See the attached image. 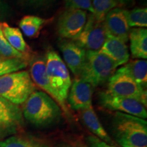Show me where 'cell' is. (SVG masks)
<instances>
[{"instance_id": "6da1fadb", "label": "cell", "mask_w": 147, "mask_h": 147, "mask_svg": "<svg viewBox=\"0 0 147 147\" xmlns=\"http://www.w3.org/2000/svg\"><path fill=\"white\" fill-rule=\"evenodd\" d=\"M112 134L121 147H147V121L144 119L116 112Z\"/></svg>"}, {"instance_id": "7a4b0ae2", "label": "cell", "mask_w": 147, "mask_h": 147, "mask_svg": "<svg viewBox=\"0 0 147 147\" xmlns=\"http://www.w3.org/2000/svg\"><path fill=\"white\" fill-rule=\"evenodd\" d=\"M23 104V117L36 127L51 125L61 117L60 106L45 92L35 91Z\"/></svg>"}, {"instance_id": "3957f363", "label": "cell", "mask_w": 147, "mask_h": 147, "mask_svg": "<svg viewBox=\"0 0 147 147\" xmlns=\"http://www.w3.org/2000/svg\"><path fill=\"white\" fill-rule=\"evenodd\" d=\"M117 67L115 61L100 51H86L85 60L78 77L95 88L107 82Z\"/></svg>"}, {"instance_id": "277c9868", "label": "cell", "mask_w": 147, "mask_h": 147, "mask_svg": "<svg viewBox=\"0 0 147 147\" xmlns=\"http://www.w3.org/2000/svg\"><path fill=\"white\" fill-rule=\"evenodd\" d=\"M45 62L48 78L57 94L58 104L65 113L68 114L66 102L71 85V80L67 65L59 55L53 50L47 53Z\"/></svg>"}, {"instance_id": "5b68a950", "label": "cell", "mask_w": 147, "mask_h": 147, "mask_svg": "<svg viewBox=\"0 0 147 147\" xmlns=\"http://www.w3.org/2000/svg\"><path fill=\"white\" fill-rule=\"evenodd\" d=\"M36 91L29 71H17L0 76V96L16 105L23 104Z\"/></svg>"}, {"instance_id": "8992f818", "label": "cell", "mask_w": 147, "mask_h": 147, "mask_svg": "<svg viewBox=\"0 0 147 147\" xmlns=\"http://www.w3.org/2000/svg\"><path fill=\"white\" fill-rule=\"evenodd\" d=\"M106 91L115 96L134 99L142 104L145 107L147 106L146 89L134 80L124 66L115 71L108 80Z\"/></svg>"}, {"instance_id": "52a82bcc", "label": "cell", "mask_w": 147, "mask_h": 147, "mask_svg": "<svg viewBox=\"0 0 147 147\" xmlns=\"http://www.w3.org/2000/svg\"><path fill=\"white\" fill-rule=\"evenodd\" d=\"M106 38L104 22L97 21L93 14H90L82 32L71 41L86 51H100Z\"/></svg>"}, {"instance_id": "ba28073f", "label": "cell", "mask_w": 147, "mask_h": 147, "mask_svg": "<svg viewBox=\"0 0 147 147\" xmlns=\"http://www.w3.org/2000/svg\"><path fill=\"white\" fill-rule=\"evenodd\" d=\"M22 110L0 96V140L15 135L23 127Z\"/></svg>"}, {"instance_id": "9c48e42d", "label": "cell", "mask_w": 147, "mask_h": 147, "mask_svg": "<svg viewBox=\"0 0 147 147\" xmlns=\"http://www.w3.org/2000/svg\"><path fill=\"white\" fill-rule=\"evenodd\" d=\"M99 103L106 109L128 114L144 119L147 117L146 107L134 99L115 96L106 91L100 92L99 94Z\"/></svg>"}, {"instance_id": "30bf717a", "label": "cell", "mask_w": 147, "mask_h": 147, "mask_svg": "<svg viewBox=\"0 0 147 147\" xmlns=\"http://www.w3.org/2000/svg\"><path fill=\"white\" fill-rule=\"evenodd\" d=\"M87 18V11L67 8L58 18L57 27L59 35L64 39L74 40L83 29Z\"/></svg>"}, {"instance_id": "8fae6325", "label": "cell", "mask_w": 147, "mask_h": 147, "mask_svg": "<svg viewBox=\"0 0 147 147\" xmlns=\"http://www.w3.org/2000/svg\"><path fill=\"white\" fill-rule=\"evenodd\" d=\"M94 88L80 77H76L69 89L67 101L73 110H82L92 106Z\"/></svg>"}, {"instance_id": "7c38bea8", "label": "cell", "mask_w": 147, "mask_h": 147, "mask_svg": "<svg viewBox=\"0 0 147 147\" xmlns=\"http://www.w3.org/2000/svg\"><path fill=\"white\" fill-rule=\"evenodd\" d=\"M104 25L108 36L120 39L125 43L128 41L130 27L123 9L117 7L110 10L106 16Z\"/></svg>"}, {"instance_id": "4fadbf2b", "label": "cell", "mask_w": 147, "mask_h": 147, "mask_svg": "<svg viewBox=\"0 0 147 147\" xmlns=\"http://www.w3.org/2000/svg\"><path fill=\"white\" fill-rule=\"evenodd\" d=\"M59 47L63 54L64 63L76 77H78L85 60L86 50L71 40H62Z\"/></svg>"}, {"instance_id": "5bb4252c", "label": "cell", "mask_w": 147, "mask_h": 147, "mask_svg": "<svg viewBox=\"0 0 147 147\" xmlns=\"http://www.w3.org/2000/svg\"><path fill=\"white\" fill-rule=\"evenodd\" d=\"M29 74L35 84L38 85L58 102L57 94L51 85L46 71L45 58L42 56L32 57L29 61Z\"/></svg>"}, {"instance_id": "9a60e30c", "label": "cell", "mask_w": 147, "mask_h": 147, "mask_svg": "<svg viewBox=\"0 0 147 147\" xmlns=\"http://www.w3.org/2000/svg\"><path fill=\"white\" fill-rule=\"evenodd\" d=\"M100 51L115 61L118 66L127 63L129 59V53L125 42L108 35Z\"/></svg>"}, {"instance_id": "2e32d148", "label": "cell", "mask_w": 147, "mask_h": 147, "mask_svg": "<svg viewBox=\"0 0 147 147\" xmlns=\"http://www.w3.org/2000/svg\"><path fill=\"white\" fill-rule=\"evenodd\" d=\"M81 117L84 125L96 137L107 144L114 145L115 142L112 140L106 129L100 123L93 106L81 110Z\"/></svg>"}, {"instance_id": "e0dca14e", "label": "cell", "mask_w": 147, "mask_h": 147, "mask_svg": "<svg viewBox=\"0 0 147 147\" xmlns=\"http://www.w3.org/2000/svg\"><path fill=\"white\" fill-rule=\"evenodd\" d=\"M129 40L130 51L133 58L147 59V30L146 28H133L129 29Z\"/></svg>"}, {"instance_id": "ac0fdd59", "label": "cell", "mask_w": 147, "mask_h": 147, "mask_svg": "<svg viewBox=\"0 0 147 147\" xmlns=\"http://www.w3.org/2000/svg\"><path fill=\"white\" fill-rule=\"evenodd\" d=\"M0 30L14 49L24 54L32 55V49L24 40L19 29L10 26L7 23H0Z\"/></svg>"}, {"instance_id": "d6986e66", "label": "cell", "mask_w": 147, "mask_h": 147, "mask_svg": "<svg viewBox=\"0 0 147 147\" xmlns=\"http://www.w3.org/2000/svg\"><path fill=\"white\" fill-rule=\"evenodd\" d=\"M0 147H51L49 143L31 135H13L0 141Z\"/></svg>"}, {"instance_id": "ffe728a7", "label": "cell", "mask_w": 147, "mask_h": 147, "mask_svg": "<svg viewBox=\"0 0 147 147\" xmlns=\"http://www.w3.org/2000/svg\"><path fill=\"white\" fill-rule=\"evenodd\" d=\"M52 18H44L37 16L27 15L21 18L19 27L25 35L29 38H37L43 27L47 25Z\"/></svg>"}, {"instance_id": "44dd1931", "label": "cell", "mask_w": 147, "mask_h": 147, "mask_svg": "<svg viewBox=\"0 0 147 147\" xmlns=\"http://www.w3.org/2000/svg\"><path fill=\"white\" fill-rule=\"evenodd\" d=\"M125 68L134 80L141 87L146 89L147 86V61L144 59L131 61L125 64Z\"/></svg>"}, {"instance_id": "7402d4cb", "label": "cell", "mask_w": 147, "mask_h": 147, "mask_svg": "<svg viewBox=\"0 0 147 147\" xmlns=\"http://www.w3.org/2000/svg\"><path fill=\"white\" fill-rule=\"evenodd\" d=\"M125 14L129 27L146 28L147 27L146 8H136L131 10H125Z\"/></svg>"}, {"instance_id": "603a6c76", "label": "cell", "mask_w": 147, "mask_h": 147, "mask_svg": "<svg viewBox=\"0 0 147 147\" xmlns=\"http://www.w3.org/2000/svg\"><path fill=\"white\" fill-rule=\"evenodd\" d=\"M93 16L97 21L104 22L106 16L113 9L119 5L115 0H91Z\"/></svg>"}, {"instance_id": "cb8c5ba5", "label": "cell", "mask_w": 147, "mask_h": 147, "mask_svg": "<svg viewBox=\"0 0 147 147\" xmlns=\"http://www.w3.org/2000/svg\"><path fill=\"white\" fill-rule=\"evenodd\" d=\"M29 65L28 61L19 59H8L0 56V76L25 68Z\"/></svg>"}, {"instance_id": "d4e9b609", "label": "cell", "mask_w": 147, "mask_h": 147, "mask_svg": "<svg viewBox=\"0 0 147 147\" xmlns=\"http://www.w3.org/2000/svg\"><path fill=\"white\" fill-rule=\"evenodd\" d=\"M0 56L8 59H19L29 61L32 55L22 53L14 49L10 44L7 41L0 30Z\"/></svg>"}, {"instance_id": "484cf974", "label": "cell", "mask_w": 147, "mask_h": 147, "mask_svg": "<svg viewBox=\"0 0 147 147\" xmlns=\"http://www.w3.org/2000/svg\"><path fill=\"white\" fill-rule=\"evenodd\" d=\"M65 4L67 8L79 9L85 11H89L93 14L91 0H65Z\"/></svg>"}, {"instance_id": "4316f807", "label": "cell", "mask_w": 147, "mask_h": 147, "mask_svg": "<svg viewBox=\"0 0 147 147\" xmlns=\"http://www.w3.org/2000/svg\"><path fill=\"white\" fill-rule=\"evenodd\" d=\"M87 145L89 147H119L111 145L102 141V140L94 136H89L86 138Z\"/></svg>"}, {"instance_id": "83f0119b", "label": "cell", "mask_w": 147, "mask_h": 147, "mask_svg": "<svg viewBox=\"0 0 147 147\" xmlns=\"http://www.w3.org/2000/svg\"><path fill=\"white\" fill-rule=\"evenodd\" d=\"M24 4L28 5H32V6H40V5H45L46 3H49L52 0H19Z\"/></svg>"}, {"instance_id": "f1b7e54d", "label": "cell", "mask_w": 147, "mask_h": 147, "mask_svg": "<svg viewBox=\"0 0 147 147\" xmlns=\"http://www.w3.org/2000/svg\"><path fill=\"white\" fill-rule=\"evenodd\" d=\"M119 6H123V5H128L131 4L134 2V0H115Z\"/></svg>"}, {"instance_id": "f546056e", "label": "cell", "mask_w": 147, "mask_h": 147, "mask_svg": "<svg viewBox=\"0 0 147 147\" xmlns=\"http://www.w3.org/2000/svg\"><path fill=\"white\" fill-rule=\"evenodd\" d=\"M76 147H89V146H88L87 144H84V143H82V142H80V141H78L76 144Z\"/></svg>"}, {"instance_id": "4dcf8cb0", "label": "cell", "mask_w": 147, "mask_h": 147, "mask_svg": "<svg viewBox=\"0 0 147 147\" xmlns=\"http://www.w3.org/2000/svg\"><path fill=\"white\" fill-rule=\"evenodd\" d=\"M2 10H3V2H2V0H0V16H1Z\"/></svg>"}, {"instance_id": "1f68e13d", "label": "cell", "mask_w": 147, "mask_h": 147, "mask_svg": "<svg viewBox=\"0 0 147 147\" xmlns=\"http://www.w3.org/2000/svg\"><path fill=\"white\" fill-rule=\"evenodd\" d=\"M59 147H71V146H69V145H67V144H63L61 145V146H60Z\"/></svg>"}]
</instances>
